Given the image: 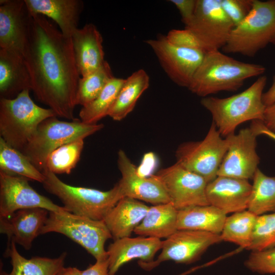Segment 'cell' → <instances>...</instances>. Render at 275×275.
Returning <instances> with one entry per match:
<instances>
[{"instance_id": "1", "label": "cell", "mask_w": 275, "mask_h": 275, "mask_svg": "<svg viewBox=\"0 0 275 275\" xmlns=\"http://www.w3.org/2000/svg\"><path fill=\"white\" fill-rule=\"evenodd\" d=\"M32 16L23 54L31 91L57 117L76 120L74 110L80 77L72 38L65 36L45 16Z\"/></svg>"}, {"instance_id": "2", "label": "cell", "mask_w": 275, "mask_h": 275, "mask_svg": "<svg viewBox=\"0 0 275 275\" xmlns=\"http://www.w3.org/2000/svg\"><path fill=\"white\" fill-rule=\"evenodd\" d=\"M265 70L261 65L241 62L213 50L205 54L187 89L203 98L221 91L233 92L245 80L262 75Z\"/></svg>"}, {"instance_id": "3", "label": "cell", "mask_w": 275, "mask_h": 275, "mask_svg": "<svg viewBox=\"0 0 275 275\" xmlns=\"http://www.w3.org/2000/svg\"><path fill=\"white\" fill-rule=\"evenodd\" d=\"M266 82L267 77L262 75L238 94L224 98L207 96L201 99V104L210 113L212 123L223 138L235 133L244 122L263 121L266 106L262 97Z\"/></svg>"}, {"instance_id": "4", "label": "cell", "mask_w": 275, "mask_h": 275, "mask_svg": "<svg viewBox=\"0 0 275 275\" xmlns=\"http://www.w3.org/2000/svg\"><path fill=\"white\" fill-rule=\"evenodd\" d=\"M42 183L49 193L57 197L68 211L95 220H103L107 213L124 197L118 182L111 189H98L69 185L56 174L45 169Z\"/></svg>"}, {"instance_id": "5", "label": "cell", "mask_w": 275, "mask_h": 275, "mask_svg": "<svg viewBox=\"0 0 275 275\" xmlns=\"http://www.w3.org/2000/svg\"><path fill=\"white\" fill-rule=\"evenodd\" d=\"M25 90L12 99H0V135L9 145L21 151L40 124L57 116L50 108L37 105Z\"/></svg>"}, {"instance_id": "6", "label": "cell", "mask_w": 275, "mask_h": 275, "mask_svg": "<svg viewBox=\"0 0 275 275\" xmlns=\"http://www.w3.org/2000/svg\"><path fill=\"white\" fill-rule=\"evenodd\" d=\"M275 40V0H254L248 15L232 30L222 50L254 57Z\"/></svg>"}, {"instance_id": "7", "label": "cell", "mask_w": 275, "mask_h": 275, "mask_svg": "<svg viewBox=\"0 0 275 275\" xmlns=\"http://www.w3.org/2000/svg\"><path fill=\"white\" fill-rule=\"evenodd\" d=\"M103 124H88L80 119L71 121L47 118L39 125L36 132L21 151L39 170L45 169L48 156L57 148L70 142L85 139L100 130Z\"/></svg>"}, {"instance_id": "8", "label": "cell", "mask_w": 275, "mask_h": 275, "mask_svg": "<svg viewBox=\"0 0 275 275\" xmlns=\"http://www.w3.org/2000/svg\"><path fill=\"white\" fill-rule=\"evenodd\" d=\"M62 234L84 248L96 260L107 259L104 245L112 236L103 220H95L68 211L49 212L40 235Z\"/></svg>"}, {"instance_id": "9", "label": "cell", "mask_w": 275, "mask_h": 275, "mask_svg": "<svg viewBox=\"0 0 275 275\" xmlns=\"http://www.w3.org/2000/svg\"><path fill=\"white\" fill-rule=\"evenodd\" d=\"M228 147V139L221 135L212 123L204 139L184 142L178 146L176 162L209 183L217 177Z\"/></svg>"}, {"instance_id": "10", "label": "cell", "mask_w": 275, "mask_h": 275, "mask_svg": "<svg viewBox=\"0 0 275 275\" xmlns=\"http://www.w3.org/2000/svg\"><path fill=\"white\" fill-rule=\"evenodd\" d=\"M222 241L221 234L179 230L163 240L161 252L156 260L148 263L138 264L146 270H151L167 261L190 264L198 261L210 246Z\"/></svg>"}, {"instance_id": "11", "label": "cell", "mask_w": 275, "mask_h": 275, "mask_svg": "<svg viewBox=\"0 0 275 275\" xmlns=\"http://www.w3.org/2000/svg\"><path fill=\"white\" fill-rule=\"evenodd\" d=\"M145 42L169 78L176 85L188 88L206 53L175 45L162 34Z\"/></svg>"}, {"instance_id": "12", "label": "cell", "mask_w": 275, "mask_h": 275, "mask_svg": "<svg viewBox=\"0 0 275 275\" xmlns=\"http://www.w3.org/2000/svg\"><path fill=\"white\" fill-rule=\"evenodd\" d=\"M234 28L221 0H197L194 18L184 27L194 34L207 52L222 49Z\"/></svg>"}, {"instance_id": "13", "label": "cell", "mask_w": 275, "mask_h": 275, "mask_svg": "<svg viewBox=\"0 0 275 275\" xmlns=\"http://www.w3.org/2000/svg\"><path fill=\"white\" fill-rule=\"evenodd\" d=\"M155 175L177 210L209 205L206 194L207 182L178 163L159 170Z\"/></svg>"}, {"instance_id": "14", "label": "cell", "mask_w": 275, "mask_h": 275, "mask_svg": "<svg viewBox=\"0 0 275 275\" xmlns=\"http://www.w3.org/2000/svg\"><path fill=\"white\" fill-rule=\"evenodd\" d=\"M257 136L250 127L226 136L228 147L217 176L253 179L260 162L256 151Z\"/></svg>"}, {"instance_id": "15", "label": "cell", "mask_w": 275, "mask_h": 275, "mask_svg": "<svg viewBox=\"0 0 275 275\" xmlns=\"http://www.w3.org/2000/svg\"><path fill=\"white\" fill-rule=\"evenodd\" d=\"M29 181L24 177L0 171V217H7L19 210L35 208L49 212L68 211L37 193Z\"/></svg>"}, {"instance_id": "16", "label": "cell", "mask_w": 275, "mask_h": 275, "mask_svg": "<svg viewBox=\"0 0 275 275\" xmlns=\"http://www.w3.org/2000/svg\"><path fill=\"white\" fill-rule=\"evenodd\" d=\"M32 19L24 0H1L0 48L23 56Z\"/></svg>"}, {"instance_id": "17", "label": "cell", "mask_w": 275, "mask_h": 275, "mask_svg": "<svg viewBox=\"0 0 275 275\" xmlns=\"http://www.w3.org/2000/svg\"><path fill=\"white\" fill-rule=\"evenodd\" d=\"M117 163L122 176L118 183L124 197L154 205L170 202L162 183L156 175L146 177L139 174L135 165L121 149L118 153Z\"/></svg>"}, {"instance_id": "18", "label": "cell", "mask_w": 275, "mask_h": 275, "mask_svg": "<svg viewBox=\"0 0 275 275\" xmlns=\"http://www.w3.org/2000/svg\"><path fill=\"white\" fill-rule=\"evenodd\" d=\"M252 185L249 180L217 176L207 183L206 197L209 205L226 214L248 209Z\"/></svg>"}, {"instance_id": "19", "label": "cell", "mask_w": 275, "mask_h": 275, "mask_svg": "<svg viewBox=\"0 0 275 275\" xmlns=\"http://www.w3.org/2000/svg\"><path fill=\"white\" fill-rule=\"evenodd\" d=\"M162 241L157 238L141 236L114 240L106 250L108 275H115L123 265L135 259H139L140 263L151 262L161 249Z\"/></svg>"}, {"instance_id": "20", "label": "cell", "mask_w": 275, "mask_h": 275, "mask_svg": "<svg viewBox=\"0 0 275 275\" xmlns=\"http://www.w3.org/2000/svg\"><path fill=\"white\" fill-rule=\"evenodd\" d=\"M49 211L41 208L19 210L7 217H0V232L11 242L25 250L31 249L34 240L39 235Z\"/></svg>"}, {"instance_id": "21", "label": "cell", "mask_w": 275, "mask_h": 275, "mask_svg": "<svg viewBox=\"0 0 275 275\" xmlns=\"http://www.w3.org/2000/svg\"><path fill=\"white\" fill-rule=\"evenodd\" d=\"M72 41L76 65L81 77L100 68L104 63L103 38L93 23L86 24L72 35Z\"/></svg>"}, {"instance_id": "22", "label": "cell", "mask_w": 275, "mask_h": 275, "mask_svg": "<svg viewBox=\"0 0 275 275\" xmlns=\"http://www.w3.org/2000/svg\"><path fill=\"white\" fill-rule=\"evenodd\" d=\"M32 14H41L53 20L62 33L71 37L77 30L80 15L84 10L80 0H24Z\"/></svg>"}, {"instance_id": "23", "label": "cell", "mask_w": 275, "mask_h": 275, "mask_svg": "<svg viewBox=\"0 0 275 275\" xmlns=\"http://www.w3.org/2000/svg\"><path fill=\"white\" fill-rule=\"evenodd\" d=\"M25 90L31 91V84L23 56L0 48L1 98H14Z\"/></svg>"}, {"instance_id": "24", "label": "cell", "mask_w": 275, "mask_h": 275, "mask_svg": "<svg viewBox=\"0 0 275 275\" xmlns=\"http://www.w3.org/2000/svg\"><path fill=\"white\" fill-rule=\"evenodd\" d=\"M149 206L140 201L123 197L107 213L103 219L115 240L130 237L141 223Z\"/></svg>"}, {"instance_id": "25", "label": "cell", "mask_w": 275, "mask_h": 275, "mask_svg": "<svg viewBox=\"0 0 275 275\" xmlns=\"http://www.w3.org/2000/svg\"><path fill=\"white\" fill-rule=\"evenodd\" d=\"M178 210L171 203L149 207L144 218L134 233L144 237L167 238L178 229Z\"/></svg>"}, {"instance_id": "26", "label": "cell", "mask_w": 275, "mask_h": 275, "mask_svg": "<svg viewBox=\"0 0 275 275\" xmlns=\"http://www.w3.org/2000/svg\"><path fill=\"white\" fill-rule=\"evenodd\" d=\"M226 217L224 211L211 205L190 207L178 210L177 229L221 234Z\"/></svg>"}, {"instance_id": "27", "label": "cell", "mask_w": 275, "mask_h": 275, "mask_svg": "<svg viewBox=\"0 0 275 275\" xmlns=\"http://www.w3.org/2000/svg\"><path fill=\"white\" fill-rule=\"evenodd\" d=\"M6 255L11 259L10 272L1 271L0 275H56L64 267L66 253L54 258L33 257L26 259L18 252L16 244H7Z\"/></svg>"}, {"instance_id": "28", "label": "cell", "mask_w": 275, "mask_h": 275, "mask_svg": "<svg viewBox=\"0 0 275 275\" xmlns=\"http://www.w3.org/2000/svg\"><path fill=\"white\" fill-rule=\"evenodd\" d=\"M150 78L141 69L125 79L108 116L115 121L124 119L134 108L142 94L148 88Z\"/></svg>"}, {"instance_id": "29", "label": "cell", "mask_w": 275, "mask_h": 275, "mask_svg": "<svg viewBox=\"0 0 275 275\" xmlns=\"http://www.w3.org/2000/svg\"><path fill=\"white\" fill-rule=\"evenodd\" d=\"M0 171L42 183L44 180L39 170L20 151L9 145L0 137Z\"/></svg>"}, {"instance_id": "30", "label": "cell", "mask_w": 275, "mask_h": 275, "mask_svg": "<svg viewBox=\"0 0 275 275\" xmlns=\"http://www.w3.org/2000/svg\"><path fill=\"white\" fill-rule=\"evenodd\" d=\"M247 210L227 216L221 233L223 241L248 250L251 244L257 216Z\"/></svg>"}, {"instance_id": "31", "label": "cell", "mask_w": 275, "mask_h": 275, "mask_svg": "<svg viewBox=\"0 0 275 275\" xmlns=\"http://www.w3.org/2000/svg\"><path fill=\"white\" fill-rule=\"evenodd\" d=\"M253 180L248 210L256 215L275 212V176H268L258 168Z\"/></svg>"}, {"instance_id": "32", "label": "cell", "mask_w": 275, "mask_h": 275, "mask_svg": "<svg viewBox=\"0 0 275 275\" xmlns=\"http://www.w3.org/2000/svg\"><path fill=\"white\" fill-rule=\"evenodd\" d=\"M124 80L115 77L112 79L96 99L81 108L79 113L80 121L88 124H95L108 116Z\"/></svg>"}, {"instance_id": "33", "label": "cell", "mask_w": 275, "mask_h": 275, "mask_svg": "<svg viewBox=\"0 0 275 275\" xmlns=\"http://www.w3.org/2000/svg\"><path fill=\"white\" fill-rule=\"evenodd\" d=\"M114 77L111 66L106 61L96 70L80 77L76 95V105L84 107L90 103Z\"/></svg>"}, {"instance_id": "34", "label": "cell", "mask_w": 275, "mask_h": 275, "mask_svg": "<svg viewBox=\"0 0 275 275\" xmlns=\"http://www.w3.org/2000/svg\"><path fill=\"white\" fill-rule=\"evenodd\" d=\"M84 146V140L80 139L57 148L48 156L45 169L56 175L69 174L79 160Z\"/></svg>"}, {"instance_id": "35", "label": "cell", "mask_w": 275, "mask_h": 275, "mask_svg": "<svg viewBox=\"0 0 275 275\" xmlns=\"http://www.w3.org/2000/svg\"><path fill=\"white\" fill-rule=\"evenodd\" d=\"M275 247V212L257 216L252 241L248 249L260 251Z\"/></svg>"}, {"instance_id": "36", "label": "cell", "mask_w": 275, "mask_h": 275, "mask_svg": "<svg viewBox=\"0 0 275 275\" xmlns=\"http://www.w3.org/2000/svg\"><path fill=\"white\" fill-rule=\"evenodd\" d=\"M250 270L260 274L275 273V247L252 251L244 263Z\"/></svg>"}, {"instance_id": "37", "label": "cell", "mask_w": 275, "mask_h": 275, "mask_svg": "<svg viewBox=\"0 0 275 275\" xmlns=\"http://www.w3.org/2000/svg\"><path fill=\"white\" fill-rule=\"evenodd\" d=\"M254 0H221L222 7L234 27L242 22L251 11Z\"/></svg>"}, {"instance_id": "38", "label": "cell", "mask_w": 275, "mask_h": 275, "mask_svg": "<svg viewBox=\"0 0 275 275\" xmlns=\"http://www.w3.org/2000/svg\"><path fill=\"white\" fill-rule=\"evenodd\" d=\"M166 37L171 43L175 45L207 52L204 46L198 38L192 32L186 29L171 30L169 31Z\"/></svg>"}, {"instance_id": "39", "label": "cell", "mask_w": 275, "mask_h": 275, "mask_svg": "<svg viewBox=\"0 0 275 275\" xmlns=\"http://www.w3.org/2000/svg\"><path fill=\"white\" fill-rule=\"evenodd\" d=\"M178 10L182 22L188 25L194 18L197 0H170Z\"/></svg>"}, {"instance_id": "40", "label": "cell", "mask_w": 275, "mask_h": 275, "mask_svg": "<svg viewBox=\"0 0 275 275\" xmlns=\"http://www.w3.org/2000/svg\"><path fill=\"white\" fill-rule=\"evenodd\" d=\"M81 275H108V259L97 260L86 269L82 270Z\"/></svg>"}, {"instance_id": "41", "label": "cell", "mask_w": 275, "mask_h": 275, "mask_svg": "<svg viewBox=\"0 0 275 275\" xmlns=\"http://www.w3.org/2000/svg\"><path fill=\"white\" fill-rule=\"evenodd\" d=\"M263 122L267 128L275 132V103L266 106Z\"/></svg>"}, {"instance_id": "42", "label": "cell", "mask_w": 275, "mask_h": 275, "mask_svg": "<svg viewBox=\"0 0 275 275\" xmlns=\"http://www.w3.org/2000/svg\"><path fill=\"white\" fill-rule=\"evenodd\" d=\"M250 127L258 135H265L275 141V132H273L267 128L263 121L259 120L253 121L251 122Z\"/></svg>"}, {"instance_id": "43", "label": "cell", "mask_w": 275, "mask_h": 275, "mask_svg": "<svg viewBox=\"0 0 275 275\" xmlns=\"http://www.w3.org/2000/svg\"><path fill=\"white\" fill-rule=\"evenodd\" d=\"M262 99L266 106L275 103V75L269 89L263 94Z\"/></svg>"}, {"instance_id": "44", "label": "cell", "mask_w": 275, "mask_h": 275, "mask_svg": "<svg viewBox=\"0 0 275 275\" xmlns=\"http://www.w3.org/2000/svg\"><path fill=\"white\" fill-rule=\"evenodd\" d=\"M81 270L76 267H63L56 275H81Z\"/></svg>"}, {"instance_id": "45", "label": "cell", "mask_w": 275, "mask_h": 275, "mask_svg": "<svg viewBox=\"0 0 275 275\" xmlns=\"http://www.w3.org/2000/svg\"><path fill=\"white\" fill-rule=\"evenodd\" d=\"M273 44H275V40L273 42Z\"/></svg>"}]
</instances>
